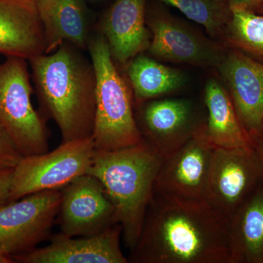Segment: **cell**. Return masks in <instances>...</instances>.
I'll use <instances>...</instances> for the list:
<instances>
[{
    "label": "cell",
    "instance_id": "cell-3",
    "mask_svg": "<svg viewBox=\"0 0 263 263\" xmlns=\"http://www.w3.org/2000/svg\"><path fill=\"white\" fill-rule=\"evenodd\" d=\"M163 159L144 141L122 149L96 151L87 174L105 186L113 201L125 245L138 243Z\"/></svg>",
    "mask_w": 263,
    "mask_h": 263
},
{
    "label": "cell",
    "instance_id": "cell-7",
    "mask_svg": "<svg viewBox=\"0 0 263 263\" xmlns=\"http://www.w3.org/2000/svg\"><path fill=\"white\" fill-rule=\"evenodd\" d=\"M62 197V189L45 190L2 207L0 254L13 260L47 239L58 217Z\"/></svg>",
    "mask_w": 263,
    "mask_h": 263
},
{
    "label": "cell",
    "instance_id": "cell-8",
    "mask_svg": "<svg viewBox=\"0 0 263 263\" xmlns=\"http://www.w3.org/2000/svg\"><path fill=\"white\" fill-rule=\"evenodd\" d=\"M152 39L147 51L157 60L198 67H216L224 58L226 46L205 37L191 26L154 7L146 11Z\"/></svg>",
    "mask_w": 263,
    "mask_h": 263
},
{
    "label": "cell",
    "instance_id": "cell-28",
    "mask_svg": "<svg viewBox=\"0 0 263 263\" xmlns=\"http://www.w3.org/2000/svg\"><path fill=\"white\" fill-rule=\"evenodd\" d=\"M257 13H259V14L263 15V7H262V8H261L260 9H259L258 11L257 12Z\"/></svg>",
    "mask_w": 263,
    "mask_h": 263
},
{
    "label": "cell",
    "instance_id": "cell-21",
    "mask_svg": "<svg viewBox=\"0 0 263 263\" xmlns=\"http://www.w3.org/2000/svg\"><path fill=\"white\" fill-rule=\"evenodd\" d=\"M230 9L231 15L222 37L226 47L263 63V15L236 7Z\"/></svg>",
    "mask_w": 263,
    "mask_h": 263
},
{
    "label": "cell",
    "instance_id": "cell-29",
    "mask_svg": "<svg viewBox=\"0 0 263 263\" xmlns=\"http://www.w3.org/2000/svg\"><path fill=\"white\" fill-rule=\"evenodd\" d=\"M89 1H96V0H89Z\"/></svg>",
    "mask_w": 263,
    "mask_h": 263
},
{
    "label": "cell",
    "instance_id": "cell-18",
    "mask_svg": "<svg viewBox=\"0 0 263 263\" xmlns=\"http://www.w3.org/2000/svg\"><path fill=\"white\" fill-rule=\"evenodd\" d=\"M206 120L202 122L204 138L214 148L252 146V139L243 127L224 85L209 79L204 90Z\"/></svg>",
    "mask_w": 263,
    "mask_h": 263
},
{
    "label": "cell",
    "instance_id": "cell-23",
    "mask_svg": "<svg viewBox=\"0 0 263 263\" xmlns=\"http://www.w3.org/2000/svg\"><path fill=\"white\" fill-rule=\"evenodd\" d=\"M22 156L4 127L0 124V171L14 169Z\"/></svg>",
    "mask_w": 263,
    "mask_h": 263
},
{
    "label": "cell",
    "instance_id": "cell-4",
    "mask_svg": "<svg viewBox=\"0 0 263 263\" xmlns=\"http://www.w3.org/2000/svg\"><path fill=\"white\" fill-rule=\"evenodd\" d=\"M96 73V108L92 138L96 151L122 149L143 142L135 115L129 85L118 70L102 34L91 36L88 44Z\"/></svg>",
    "mask_w": 263,
    "mask_h": 263
},
{
    "label": "cell",
    "instance_id": "cell-16",
    "mask_svg": "<svg viewBox=\"0 0 263 263\" xmlns=\"http://www.w3.org/2000/svg\"><path fill=\"white\" fill-rule=\"evenodd\" d=\"M45 50L36 0H0V54L29 61Z\"/></svg>",
    "mask_w": 263,
    "mask_h": 263
},
{
    "label": "cell",
    "instance_id": "cell-20",
    "mask_svg": "<svg viewBox=\"0 0 263 263\" xmlns=\"http://www.w3.org/2000/svg\"><path fill=\"white\" fill-rule=\"evenodd\" d=\"M126 65L135 106L175 92L187 81L182 71L160 63L143 53L133 58Z\"/></svg>",
    "mask_w": 263,
    "mask_h": 263
},
{
    "label": "cell",
    "instance_id": "cell-26",
    "mask_svg": "<svg viewBox=\"0 0 263 263\" xmlns=\"http://www.w3.org/2000/svg\"><path fill=\"white\" fill-rule=\"evenodd\" d=\"M252 146L258 155L263 172V138H252Z\"/></svg>",
    "mask_w": 263,
    "mask_h": 263
},
{
    "label": "cell",
    "instance_id": "cell-6",
    "mask_svg": "<svg viewBox=\"0 0 263 263\" xmlns=\"http://www.w3.org/2000/svg\"><path fill=\"white\" fill-rule=\"evenodd\" d=\"M96 152L92 138L62 142L54 150L27 156L13 169L11 202L31 194L62 189L88 171Z\"/></svg>",
    "mask_w": 263,
    "mask_h": 263
},
{
    "label": "cell",
    "instance_id": "cell-27",
    "mask_svg": "<svg viewBox=\"0 0 263 263\" xmlns=\"http://www.w3.org/2000/svg\"><path fill=\"white\" fill-rule=\"evenodd\" d=\"M14 262L11 259L5 257L3 254H0V263H12Z\"/></svg>",
    "mask_w": 263,
    "mask_h": 263
},
{
    "label": "cell",
    "instance_id": "cell-13",
    "mask_svg": "<svg viewBox=\"0 0 263 263\" xmlns=\"http://www.w3.org/2000/svg\"><path fill=\"white\" fill-rule=\"evenodd\" d=\"M217 67L243 127L263 138V63L229 48Z\"/></svg>",
    "mask_w": 263,
    "mask_h": 263
},
{
    "label": "cell",
    "instance_id": "cell-19",
    "mask_svg": "<svg viewBox=\"0 0 263 263\" xmlns=\"http://www.w3.org/2000/svg\"><path fill=\"white\" fill-rule=\"evenodd\" d=\"M230 263H263V179L228 218Z\"/></svg>",
    "mask_w": 263,
    "mask_h": 263
},
{
    "label": "cell",
    "instance_id": "cell-9",
    "mask_svg": "<svg viewBox=\"0 0 263 263\" xmlns=\"http://www.w3.org/2000/svg\"><path fill=\"white\" fill-rule=\"evenodd\" d=\"M263 179L253 146L214 148L205 202L229 218Z\"/></svg>",
    "mask_w": 263,
    "mask_h": 263
},
{
    "label": "cell",
    "instance_id": "cell-17",
    "mask_svg": "<svg viewBox=\"0 0 263 263\" xmlns=\"http://www.w3.org/2000/svg\"><path fill=\"white\" fill-rule=\"evenodd\" d=\"M43 24L45 54L69 43L81 51L87 49L90 24L82 0H36Z\"/></svg>",
    "mask_w": 263,
    "mask_h": 263
},
{
    "label": "cell",
    "instance_id": "cell-15",
    "mask_svg": "<svg viewBox=\"0 0 263 263\" xmlns=\"http://www.w3.org/2000/svg\"><path fill=\"white\" fill-rule=\"evenodd\" d=\"M147 0H115L104 15L100 34L114 62L126 65L147 51L152 35L146 24Z\"/></svg>",
    "mask_w": 263,
    "mask_h": 263
},
{
    "label": "cell",
    "instance_id": "cell-11",
    "mask_svg": "<svg viewBox=\"0 0 263 263\" xmlns=\"http://www.w3.org/2000/svg\"><path fill=\"white\" fill-rule=\"evenodd\" d=\"M62 191L57 219L62 234L89 236L119 224L113 201L103 183L92 175H83Z\"/></svg>",
    "mask_w": 263,
    "mask_h": 263
},
{
    "label": "cell",
    "instance_id": "cell-1",
    "mask_svg": "<svg viewBox=\"0 0 263 263\" xmlns=\"http://www.w3.org/2000/svg\"><path fill=\"white\" fill-rule=\"evenodd\" d=\"M131 252L136 263H230L228 218L205 201L154 195Z\"/></svg>",
    "mask_w": 263,
    "mask_h": 263
},
{
    "label": "cell",
    "instance_id": "cell-2",
    "mask_svg": "<svg viewBox=\"0 0 263 263\" xmlns=\"http://www.w3.org/2000/svg\"><path fill=\"white\" fill-rule=\"evenodd\" d=\"M82 51L65 43L29 60L42 116L56 123L62 142L91 138L94 130L96 73Z\"/></svg>",
    "mask_w": 263,
    "mask_h": 263
},
{
    "label": "cell",
    "instance_id": "cell-22",
    "mask_svg": "<svg viewBox=\"0 0 263 263\" xmlns=\"http://www.w3.org/2000/svg\"><path fill=\"white\" fill-rule=\"evenodd\" d=\"M174 7L186 18L200 24L212 37H222L231 15L226 0H156Z\"/></svg>",
    "mask_w": 263,
    "mask_h": 263
},
{
    "label": "cell",
    "instance_id": "cell-24",
    "mask_svg": "<svg viewBox=\"0 0 263 263\" xmlns=\"http://www.w3.org/2000/svg\"><path fill=\"white\" fill-rule=\"evenodd\" d=\"M13 169L0 171V209L11 202V186Z\"/></svg>",
    "mask_w": 263,
    "mask_h": 263
},
{
    "label": "cell",
    "instance_id": "cell-12",
    "mask_svg": "<svg viewBox=\"0 0 263 263\" xmlns=\"http://www.w3.org/2000/svg\"><path fill=\"white\" fill-rule=\"evenodd\" d=\"M136 107L143 141L162 159L187 142L202 123L194 104L185 99H155Z\"/></svg>",
    "mask_w": 263,
    "mask_h": 263
},
{
    "label": "cell",
    "instance_id": "cell-5",
    "mask_svg": "<svg viewBox=\"0 0 263 263\" xmlns=\"http://www.w3.org/2000/svg\"><path fill=\"white\" fill-rule=\"evenodd\" d=\"M28 62L11 57L0 63V124L23 157L41 155L49 149L46 119L32 103L34 91Z\"/></svg>",
    "mask_w": 263,
    "mask_h": 263
},
{
    "label": "cell",
    "instance_id": "cell-25",
    "mask_svg": "<svg viewBox=\"0 0 263 263\" xmlns=\"http://www.w3.org/2000/svg\"><path fill=\"white\" fill-rule=\"evenodd\" d=\"M230 8H241L256 12L263 7V0H226Z\"/></svg>",
    "mask_w": 263,
    "mask_h": 263
},
{
    "label": "cell",
    "instance_id": "cell-14",
    "mask_svg": "<svg viewBox=\"0 0 263 263\" xmlns=\"http://www.w3.org/2000/svg\"><path fill=\"white\" fill-rule=\"evenodd\" d=\"M122 235L120 224H117L98 234L70 237L53 235L51 243L13 257L22 263H127L121 247Z\"/></svg>",
    "mask_w": 263,
    "mask_h": 263
},
{
    "label": "cell",
    "instance_id": "cell-10",
    "mask_svg": "<svg viewBox=\"0 0 263 263\" xmlns=\"http://www.w3.org/2000/svg\"><path fill=\"white\" fill-rule=\"evenodd\" d=\"M214 149L200 125L187 142L162 160L154 195L183 201H205Z\"/></svg>",
    "mask_w": 263,
    "mask_h": 263
}]
</instances>
